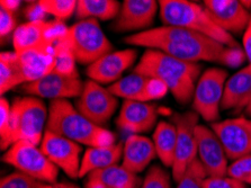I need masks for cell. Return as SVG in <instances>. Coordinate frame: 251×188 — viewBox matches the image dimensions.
<instances>
[{
    "mask_svg": "<svg viewBox=\"0 0 251 188\" xmlns=\"http://www.w3.org/2000/svg\"><path fill=\"white\" fill-rule=\"evenodd\" d=\"M124 42L132 47L160 51L175 59L191 63H199L200 61L218 62L220 54L226 48L199 33L165 25L132 34L125 37Z\"/></svg>",
    "mask_w": 251,
    "mask_h": 188,
    "instance_id": "1",
    "label": "cell"
},
{
    "mask_svg": "<svg viewBox=\"0 0 251 188\" xmlns=\"http://www.w3.org/2000/svg\"><path fill=\"white\" fill-rule=\"evenodd\" d=\"M201 71L200 63L185 62L155 50H146L133 70L135 74L160 80L182 105L193 101Z\"/></svg>",
    "mask_w": 251,
    "mask_h": 188,
    "instance_id": "2",
    "label": "cell"
},
{
    "mask_svg": "<svg viewBox=\"0 0 251 188\" xmlns=\"http://www.w3.org/2000/svg\"><path fill=\"white\" fill-rule=\"evenodd\" d=\"M48 131L54 132L88 148L115 144V135L86 118L68 99H55L49 105Z\"/></svg>",
    "mask_w": 251,
    "mask_h": 188,
    "instance_id": "3",
    "label": "cell"
},
{
    "mask_svg": "<svg viewBox=\"0 0 251 188\" xmlns=\"http://www.w3.org/2000/svg\"><path fill=\"white\" fill-rule=\"evenodd\" d=\"M159 8L165 26L192 30L224 47H239L234 37L216 24L204 6L188 0H160Z\"/></svg>",
    "mask_w": 251,
    "mask_h": 188,
    "instance_id": "4",
    "label": "cell"
},
{
    "mask_svg": "<svg viewBox=\"0 0 251 188\" xmlns=\"http://www.w3.org/2000/svg\"><path fill=\"white\" fill-rule=\"evenodd\" d=\"M48 117L49 108L41 98L33 96L14 98L8 133L0 140L1 150L7 151L18 141H27L35 145L41 144Z\"/></svg>",
    "mask_w": 251,
    "mask_h": 188,
    "instance_id": "5",
    "label": "cell"
},
{
    "mask_svg": "<svg viewBox=\"0 0 251 188\" xmlns=\"http://www.w3.org/2000/svg\"><path fill=\"white\" fill-rule=\"evenodd\" d=\"M67 40L75 61L87 67L113 52V44L96 19H82L75 23L69 27Z\"/></svg>",
    "mask_w": 251,
    "mask_h": 188,
    "instance_id": "6",
    "label": "cell"
},
{
    "mask_svg": "<svg viewBox=\"0 0 251 188\" xmlns=\"http://www.w3.org/2000/svg\"><path fill=\"white\" fill-rule=\"evenodd\" d=\"M1 160L17 171L48 184H58L59 168L44 155L41 148L27 141H18L5 152Z\"/></svg>",
    "mask_w": 251,
    "mask_h": 188,
    "instance_id": "7",
    "label": "cell"
},
{
    "mask_svg": "<svg viewBox=\"0 0 251 188\" xmlns=\"http://www.w3.org/2000/svg\"><path fill=\"white\" fill-rule=\"evenodd\" d=\"M227 80V72L220 68H210L203 72L193 96V109L204 121H220V110Z\"/></svg>",
    "mask_w": 251,
    "mask_h": 188,
    "instance_id": "8",
    "label": "cell"
},
{
    "mask_svg": "<svg viewBox=\"0 0 251 188\" xmlns=\"http://www.w3.org/2000/svg\"><path fill=\"white\" fill-rule=\"evenodd\" d=\"M200 115L196 112L176 113L173 116V123L177 129V144L175 152L173 177L176 183L197 158L196 128L199 126Z\"/></svg>",
    "mask_w": 251,
    "mask_h": 188,
    "instance_id": "9",
    "label": "cell"
},
{
    "mask_svg": "<svg viewBox=\"0 0 251 188\" xmlns=\"http://www.w3.org/2000/svg\"><path fill=\"white\" fill-rule=\"evenodd\" d=\"M117 106L119 99L116 96H114L108 88L90 79L83 82L82 93L75 104L79 113L101 128L111 120Z\"/></svg>",
    "mask_w": 251,
    "mask_h": 188,
    "instance_id": "10",
    "label": "cell"
},
{
    "mask_svg": "<svg viewBox=\"0 0 251 188\" xmlns=\"http://www.w3.org/2000/svg\"><path fill=\"white\" fill-rule=\"evenodd\" d=\"M23 93L37 98L68 99L79 97L83 89V82L79 74L64 75L53 71L36 81L27 82L21 86Z\"/></svg>",
    "mask_w": 251,
    "mask_h": 188,
    "instance_id": "11",
    "label": "cell"
},
{
    "mask_svg": "<svg viewBox=\"0 0 251 188\" xmlns=\"http://www.w3.org/2000/svg\"><path fill=\"white\" fill-rule=\"evenodd\" d=\"M40 148L50 161L70 178H79L82 159L80 144L45 130Z\"/></svg>",
    "mask_w": 251,
    "mask_h": 188,
    "instance_id": "12",
    "label": "cell"
},
{
    "mask_svg": "<svg viewBox=\"0 0 251 188\" xmlns=\"http://www.w3.org/2000/svg\"><path fill=\"white\" fill-rule=\"evenodd\" d=\"M211 129L221 141L227 159L234 161L251 155V120L229 118L212 123Z\"/></svg>",
    "mask_w": 251,
    "mask_h": 188,
    "instance_id": "13",
    "label": "cell"
},
{
    "mask_svg": "<svg viewBox=\"0 0 251 188\" xmlns=\"http://www.w3.org/2000/svg\"><path fill=\"white\" fill-rule=\"evenodd\" d=\"M197 158L203 164L208 177H224L227 172V156L221 141L211 128H196Z\"/></svg>",
    "mask_w": 251,
    "mask_h": 188,
    "instance_id": "14",
    "label": "cell"
},
{
    "mask_svg": "<svg viewBox=\"0 0 251 188\" xmlns=\"http://www.w3.org/2000/svg\"><path fill=\"white\" fill-rule=\"evenodd\" d=\"M158 8L159 1L155 0H125L112 29L117 33L144 32L153 23Z\"/></svg>",
    "mask_w": 251,
    "mask_h": 188,
    "instance_id": "15",
    "label": "cell"
},
{
    "mask_svg": "<svg viewBox=\"0 0 251 188\" xmlns=\"http://www.w3.org/2000/svg\"><path fill=\"white\" fill-rule=\"evenodd\" d=\"M138 51L134 49L113 51L87 67L86 75L90 80H94L100 85L114 83L119 81L124 72L133 66Z\"/></svg>",
    "mask_w": 251,
    "mask_h": 188,
    "instance_id": "16",
    "label": "cell"
},
{
    "mask_svg": "<svg viewBox=\"0 0 251 188\" xmlns=\"http://www.w3.org/2000/svg\"><path fill=\"white\" fill-rule=\"evenodd\" d=\"M204 7L220 27L229 34L245 32L251 11L238 0H205Z\"/></svg>",
    "mask_w": 251,
    "mask_h": 188,
    "instance_id": "17",
    "label": "cell"
},
{
    "mask_svg": "<svg viewBox=\"0 0 251 188\" xmlns=\"http://www.w3.org/2000/svg\"><path fill=\"white\" fill-rule=\"evenodd\" d=\"M157 120L158 110L153 104L124 101L116 118V125L133 134H141L149 132L157 126Z\"/></svg>",
    "mask_w": 251,
    "mask_h": 188,
    "instance_id": "18",
    "label": "cell"
},
{
    "mask_svg": "<svg viewBox=\"0 0 251 188\" xmlns=\"http://www.w3.org/2000/svg\"><path fill=\"white\" fill-rule=\"evenodd\" d=\"M56 43V42H55ZM43 43L39 47L16 52L23 69L26 83L36 81L55 70L56 44Z\"/></svg>",
    "mask_w": 251,
    "mask_h": 188,
    "instance_id": "19",
    "label": "cell"
},
{
    "mask_svg": "<svg viewBox=\"0 0 251 188\" xmlns=\"http://www.w3.org/2000/svg\"><path fill=\"white\" fill-rule=\"evenodd\" d=\"M251 101V66L242 68L226 80L221 103V109L240 112Z\"/></svg>",
    "mask_w": 251,
    "mask_h": 188,
    "instance_id": "20",
    "label": "cell"
},
{
    "mask_svg": "<svg viewBox=\"0 0 251 188\" xmlns=\"http://www.w3.org/2000/svg\"><path fill=\"white\" fill-rule=\"evenodd\" d=\"M155 157L157 151L152 139L140 134H132L124 142L122 166L134 174H139L149 166Z\"/></svg>",
    "mask_w": 251,
    "mask_h": 188,
    "instance_id": "21",
    "label": "cell"
},
{
    "mask_svg": "<svg viewBox=\"0 0 251 188\" xmlns=\"http://www.w3.org/2000/svg\"><path fill=\"white\" fill-rule=\"evenodd\" d=\"M142 179L123 166L114 164L87 176L85 188H139Z\"/></svg>",
    "mask_w": 251,
    "mask_h": 188,
    "instance_id": "22",
    "label": "cell"
},
{
    "mask_svg": "<svg viewBox=\"0 0 251 188\" xmlns=\"http://www.w3.org/2000/svg\"><path fill=\"white\" fill-rule=\"evenodd\" d=\"M124 142H119L108 147L88 148L85 151L81 159L79 178L88 176L95 170L108 168L123 159Z\"/></svg>",
    "mask_w": 251,
    "mask_h": 188,
    "instance_id": "23",
    "label": "cell"
},
{
    "mask_svg": "<svg viewBox=\"0 0 251 188\" xmlns=\"http://www.w3.org/2000/svg\"><path fill=\"white\" fill-rule=\"evenodd\" d=\"M157 157L166 167H173L177 144V129L173 122L160 121L152 135Z\"/></svg>",
    "mask_w": 251,
    "mask_h": 188,
    "instance_id": "24",
    "label": "cell"
},
{
    "mask_svg": "<svg viewBox=\"0 0 251 188\" xmlns=\"http://www.w3.org/2000/svg\"><path fill=\"white\" fill-rule=\"evenodd\" d=\"M48 27L49 22L25 23L18 26L13 34V47L15 52H22L39 47L43 43H48Z\"/></svg>",
    "mask_w": 251,
    "mask_h": 188,
    "instance_id": "25",
    "label": "cell"
},
{
    "mask_svg": "<svg viewBox=\"0 0 251 188\" xmlns=\"http://www.w3.org/2000/svg\"><path fill=\"white\" fill-rule=\"evenodd\" d=\"M121 3L116 0H78L75 17L96 21H111L116 18L121 10Z\"/></svg>",
    "mask_w": 251,
    "mask_h": 188,
    "instance_id": "26",
    "label": "cell"
},
{
    "mask_svg": "<svg viewBox=\"0 0 251 188\" xmlns=\"http://www.w3.org/2000/svg\"><path fill=\"white\" fill-rule=\"evenodd\" d=\"M26 83L23 69L16 52H1L0 54V94L3 96L17 86Z\"/></svg>",
    "mask_w": 251,
    "mask_h": 188,
    "instance_id": "27",
    "label": "cell"
},
{
    "mask_svg": "<svg viewBox=\"0 0 251 188\" xmlns=\"http://www.w3.org/2000/svg\"><path fill=\"white\" fill-rule=\"evenodd\" d=\"M148 80L149 77L133 72L126 77H122L119 81L112 83L107 88L114 96L124 98V101H138Z\"/></svg>",
    "mask_w": 251,
    "mask_h": 188,
    "instance_id": "28",
    "label": "cell"
},
{
    "mask_svg": "<svg viewBox=\"0 0 251 188\" xmlns=\"http://www.w3.org/2000/svg\"><path fill=\"white\" fill-rule=\"evenodd\" d=\"M0 188H59V184L43 183L21 171H15L1 178Z\"/></svg>",
    "mask_w": 251,
    "mask_h": 188,
    "instance_id": "29",
    "label": "cell"
},
{
    "mask_svg": "<svg viewBox=\"0 0 251 188\" xmlns=\"http://www.w3.org/2000/svg\"><path fill=\"white\" fill-rule=\"evenodd\" d=\"M40 5L48 15H52L58 21H66L75 14V0H40Z\"/></svg>",
    "mask_w": 251,
    "mask_h": 188,
    "instance_id": "30",
    "label": "cell"
},
{
    "mask_svg": "<svg viewBox=\"0 0 251 188\" xmlns=\"http://www.w3.org/2000/svg\"><path fill=\"white\" fill-rule=\"evenodd\" d=\"M207 177V172L203 164L199 158H196L177 183L176 188H203L204 180Z\"/></svg>",
    "mask_w": 251,
    "mask_h": 188,
    "instance_id": "31",
    "label": "cell"
},
{
    "mask_svg": "<svg viewBox=\"0 0 251 188\" xmlns=\"http://www.w3.org/2000/svg\"><path fill=\"white\" fill-rule=\"evenodd\" d=\"M226 176L246 185H251V155L241 157L229 164Z\"/></svg>",
    "mask_w": 251,
    "mask_h": 188,
    "instance_id": "32",
    "label": "cell"
},
{
    "mask_svg": "<svg viewBox=\"0 0 251 188\" xmlns=\"http://www.w3.org/2000/svg\"><path fill=\"white\" fill-rule=\"evenodd\" d=\"M140 188H171L170 175L158 164L148 170Z\"/></svg>",
    "mask_w": 251,
    "mask_h": 188,
    "instance_id": "33",
    "label": "cell"
},
{
    "mask_svg": "<svg viewBox=\"0 0 251 188\" xmlns=\"http://www.w3.org/2000/svg\"><path fill=\"white\" fill-rule=\"evenodd\" d=\"M168 87L165 83L160 81L159 79L155 78H149L147 82V86L140 95L138 101L135 102H142V103H149L152 101H157L160 99L168 94Z\"/></svg>",
    "mask_w": 251,
    "mask_h": 188,
    "instance_id": "34",
    "label": "cell"
},
{
    "mask_svg": "<svg viewBox=\"0 0 251 188\" xmlns=\"http://www.w3.org/2000/svg\"><path fill=\"white\" fill-rule=\"evenodd\" d=\"M247 60L246 53L240 47H226L218 59V63L224 67L238 68Z\"/></svg>",
    "mask_w": 251,
    "mask_h": 188,
    "instance_id": "35",
    "label": "cell"
},
{
    "mask_svg": "<svg viewBox=\"0 0 251 188\" xmlns=\"http://www.w3.org/2000/svg\"><path fill=\"white\" fill-rule=\"evenodd\" d=\"M16 25L17 22L15 18V14L0 8V36H1L2 42L8 38L11 34H14L17 28Z\"/></svg>",
    "mask_w": 251,
    "mask_h": 188,
    "instance_id": "36",
    "label": "cell"
},
{
    "mask_svg": "<svg viewBox=\"0 0 251 188\" xmlns=\"http://www.w3.org/2000/svg\"><path fill=\"white\" fill-rule=\"evenodd\" d=\"M203 188H248V185L229 176H224V177H207L204 180Z\"/></svg>",
    "mask_w": 251,
    "mask_h": 188,
    "instance_id": "37",
    "label": "cell"
},
{
    "mask_svg": "<svg viewBox=\"0 0 251 188\" xmlns=\"http://www.w3.org/2000/svg\"><path fill=\"white\" fill-rule=\"evenodd\" d=\"M11 105L8 99L1 97L0 99V140L7 135L10 125Z\"/></svg>",
    "mask_w": 251,
    "mask_h": 188,
    "instance_id": "38",
    "label": "cell"
},
{
    "mask_svg": "<svg viewBox=\"0 0 251 188\" xmlns=\"http://www.w3.org/2000/svg\"><path fill=\"white\" fill-rule=\"evenodd\" d=\"M23 15L26 18L27 23H37V22H45L48 14L45 13L42 8L40 2H29L27 6L25 7Z\"/></svg>",
    "mask_w": 251,
    "mask_h": 188,
    "instance_id": "39",
    "label": "cell"
},
{
    "mask_svg": "<svg viewBox=\"0 0 251 188\" xmlns=\"http://www.w3.org/2000/svg\"><path fill=\"white\" fill-rule=\"evenodd\" d=\"M242 49L246 53V57L248 60L249 64L251 66V17L250 22L247 28L245 30V34H243V40H242Z\"/></svg>",
    "mask_w": 251,
    "mask_h": 188,
    "instance_id": "40",
    "label": "cell"
},
{
    "mask_svg": "<svg viewBox=\"0 0 251 188\" xmlns=\"http://www.w3.org/2000/svg\"><path fill=\"white\" fill-rule=\"evenodd\" d=\"M22 1L20 0H1L0 1V8L6 9L11 13H16L17 9L20 8Z\"/></svg>",
    "mask_w": 251,
    "mask_h": 188,
    "instance_id": "41",
    "label": "cell"
},
{
    "mask_svg": "<svg viewBox=\"0 0 251 188\" xmlns=\"http://www.w3.org/2000/svg\"><path fill=\"white\" fill-rule=\"evenodd\" d=\"M59 188H79V187L74 185V184L62 183V184H59Z\"/></svg>",
    "mask_w": 251,
    "mask_h": 188,
    "instance_id": "42",
    "label": "cell"
},
{
    "mask_svg": "<svg viewBox=\"0 0 251 188\" xmlns=\"http://www.w3.org/2000/svg\"><path fill=\"white\" fill-rule=\"evenodd\" d=\"M241 3L246 7L247 9L250 10V8H251V1H241Z\"/></svg>",
    "mask_w": 251,
    "mask_h": 188,
    "instance_id": "43",
    "label": "cell"
},
{
    "mask_svg": "<svg viewBox=\"0 0 251 188\" xmlns=\"http://www.w3.org/2000/svg\"><path fill=\"white\" fill-rule=\"evenodd\" d=\"M246 112L248 113L249 115H251V101H250V103H249V105L247 106V108H246Z\"/></svg>",
    "mask_w": 251,
    "mask_h": 188,
    "instance_id": "44",
    "label": "cell"
}]
</instances>
